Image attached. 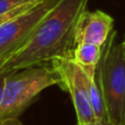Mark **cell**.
Listing matches in <instances>:
<instances>
[{
    "label": "cell",
    "instance_id": "obj_1",
    "mask_svg": "<svg viewBox=\"0 0 125 125\" xmlns=\"http://www.w3.org/2000/svg\"><path fill=\"white\" fill-rule=\"evenodd\" d=\"M88 0H59L17 51L0 61V75L53 59L71 57L75 50V31Z\"/></svg>",
    "mask_w": 125,
    "mask_h": 125
},
{
    "label": "cell",
    "instance_id": "obj_2",
    "mask_svg": "<svg viewBox=\"0 0 125 125\" xmlns=\"http://www.w3.org/2000/svg\"><path fill=\"white\" fill-rule=\"evenodd\" d=\"M116 35V31H112L102 45L94 80L103 94L108 119L114 125H124L125 43H115Z\"/></svg>",
    "mask_w": 125,
    "mask_h": 125
},
{
    "label": "cell",
    "instance_id": "obj_3",
    "mask_svg": "<svg viewBox=\"0 0 125 125\" xmlns=\"http://www.w3.org/2000/svg\"><path fill=\"white\" fill-rule=\"evenodd\" d=\"M59 83V76L51 62L9 73L0 103V123L17 120L40 92Z\"/></svg>",
    "mask_w": 125,
    "mask_h": 125
},
{
    "label": "cell",
    "instance_id": "obj_4",
    "mask_svg": "<svg viewBox=\"0 0 125 125\" xmlns=\"http://www.w3.org/2000/svg\"><path fill=\"white\" fill-rule=\"evenodd\" d=\"M52 66L57 71L62 88L70 94L77 115L78 125H87L97 121L90 103V79L71 57L53 59Z\"/></svg>",
    "mask_w": 125,
    "mask_h": 125
},
{
    "label": "cell",
    "instance_id": "obj_5",
    "mask_svg": "<svg viewBox=\"0 0 125 125\" xmlns=\"http://www.w3.org/2000/svg\"><path fill=\"white\" fill-rule=\"evenodd\" d=\"M59 0H41L32 8L0 25V61L17 51Z\"/></svg>",
    "mask_w": 125,
    "mask_h": 125
},
{
    "label": "cell",
    "instance_id": "obj_6",
    "mask_svg": "<svg viewBox=\"0 0 125 125\" xmlns=\"http://www.w3.org/2000/svg\"><path fill=\"white\" fill-rule=\"evenodd\" d=\"M113 31V19L100 10H86L80 14L75 31V45L94 44L102 46Z\"/></svg>",
    "mask_w": 125,
    "mask_h": 125
},
{
    "label": "cell",
    "instance_id": "obj_7",
    "mask_svg": "<svg viewBox=\"0 0 125 125\" xmlns=\"http://www.w3.org/2000/svg\"><path fill=\"white\" fill-rule=\"evenodd\" d=\"M101 47L102 46L94 44H79L75 47L71 55V58L83 69L91 79L94 78L95 69L101 57Z\"/></svg>",
    "mask_w": 125,
    "mask_h": 125
},
{
    "label": "cell",
    "instance_id": "obj_8",
    "mask_svg": "<svg viewBox=\"0 0 125 125\" xmlns=\"http://www.w3.org/2000/svg\"><path fill=\"white\" fill-rule=\"evenodd\" d=\"M39 1H41V0H33V1H30V2H28V3H25V4H22V6H20V7H17V8L12 9V10L8 11V12H6V13L0 14V25H2V24L6 23V22H8L9 20L18 17L19 14L23 13L24 11L29 10V9L32 8V7L34 6L35 3H37Z\"/></svg>",
    "mask_w": 125,
    "mask_h": 125
},
{
    "label": "cell",
    "instance_id": "obj_9",
    "mask_svg": "<svg viewBox=\"0 0 125 125\" xmlns=\"http://www.w3.org/2000/svg\"><path fill=\"white\" fill-rule=\"evenodd\" d=\"M30 1H33V0H0V14L6 13Z\"/></svg>",
    "mask_w": 125,
    "mask_h": 125
},
{
    "label": "cell",
    "instance_id": "obj_10",
    "mask_svg": "<svg viewBox=\"0 0 125 125\" xmlns=\"http://www.w3.org/2000/svg\"><path fill=\"white\" fill-rule=\"evenodd\" d=\"M8 73H1L0 75V103H1L2 97H3V90H4V81Z\"/></svg>",
    "mask_w": 125,
    "mask_h": 125
},
{
    "label": "cell",
    "instance_id": "obj_11",
    "mask_svg": "<svg viewBox=\"0 0 125 125\" xmlns=\"http://www.w3.org/2000/svg\"><path fill=\"white\" fill-rule=\"evenodd\" d=\"M87 125H114V124L109 119H105V120H97V121L93 122V123L87 124Z\"/></svg>",
    "mask_w": 125,
    "mask_h": 125
},
{
    "label": "cell",
    "instance_id": "obj_12",
    "mask_svg": "<svg viewBox=\"0 0 125 125\" xmlns=\"http://www.w3.org/2000/svg\"><path fill=\"white\" fill-rule=\"evenodd\" d=\"M0 125H22L20 123L19 120H10V121H6V122H2L0 123Z\"/></svg>",
    "mask_w": 125,
    "mask_h": 125
},
{
    "label": "cell",
    "instance_id": "obj_13",
    "mask_svg": "<svg viewBox=\"0 0 125 125\" xmlns=\"http://www.w3.org/2000/svg\"><path fill=\"white\" fill-rule=\"evenodd\" d=\"M124 43H125V40H124ZM124 125H125V115H124Z\"/></svg>",
    "mask_w": 125,
    "mask_h": 125
}]
</instances>
